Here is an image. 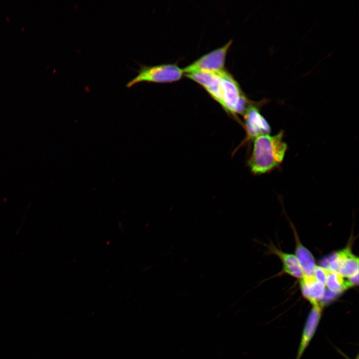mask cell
<instances>
[{"label":"cell","instance_id":"obj_1","mask_svg":"<svg viewBox=\"0 0 359 359\" xmlns=\"http://www.w3.org/2000/svg\"><path fill=\"white\" fill-rule=\"evenodd\" d=\"M253 141L252 151L248 161L253 174L258 175L267 173L282 164L287 150L283 131L271 136L260 135Z\"/></svg>","mask_w":359,"mask_h":359},{"label":"cell","instance_id":"obj_2","mask_svg":"<svg viewBox=\"0 0 359 359\" xmlns=\"http://www.w3.org/2000/svg\"><path fill=\"white\" fill-rule=\"evenodd\" d=\"M222 102L221 106L234 117L244 115L251 104L241 91L238 83L225 70L221 75Z\"/></svg>","mask_w":359,"mask_h":359},{"label":"cell","instance_id":"obj_3","mask_svg":"<svg viewBox=\"0 0 359 359\" xmlns=\"http://www.w3.org/2000/svg\"><path fill=\"white\" fill-rule=\"evenodd\" d=\"M138 74L127 84V87L142 81L156 83L172 82L179 80L183 73L182 69L176 64L156 65H141Z\"/></svg>","mask_w":359,"mask_h":359},{"label":"cell","instance_id":"obj_4","mask_svg":"<svg viewBox=\"0 0 359 359\" xmlns=\"http://www.w3.org/2000/svg\"><path fill=\"white\" fill-rule=\"evenodd\" d=\"M321 266L349 278L359 273V258L350 246L336 252L322 260Z\"/></svg>","mask_w":359,"mask_h":359},{"label":"cell","instance_id":"obj_5","mask_svg":"<svg viewBox=\"0 0 359 359\" xmlns=\"http://www.w3.org/2000/svg\"><path fill=\"white\" fill-rule=\"evenodd\" d=\"M231 44L232 40H230L223 46L201 56L183 68V73L201 71L218 73L225 70L226 56Z\"/></svg>","mask_w":359,"mask_h":359},{"label":"cell","instance_id":"obj_6","mask_svg":"<svg viewBox=\"0 0 359 359\" xmlns=\"http://www.w3.org/2000/svg\"><path fill=\"white\" fill-rule=\"evenodd\" d=\"M243 116L244 126L248 139L253 140L260 135L270 134L271 128L269 123L254 104H251L248 107Z\"/></svg>","mask_w":359,"mask_h":359},{"label":"cell","instance_id":"obj_7","mask_svg":"<svg viewBox=\"0 0 359 359\" xmlns=\"http://www.w3.org/2000/svg\"><path fill=\"white\" fill-rule=\"evenodd\" d=\"M223 71L218 73L201 71L185 74V75L201 85L211 97L221 105V75Z\"/></svg>","mask_w":359,"mask_h":359},{"label":"cell","instance_id":"obj_8","mask_svg":"<svg viewBox=\"0 0 359 359\" xmlns=\"http://www.w3.org/2000/svg\"><path fill=\"white\" fill-rule=\"evenodd\" d=\"M300 286L303 296L312 306H322L321 302L326 291L325 284L318 282L314 276L304 275L300 280Z\"/></svg>","mask_w":359,"mask_h":359},{"label":"cell","instance_id":"obj_9","mask_svg":"<svg viewBox=\"0 0 359 359\" xmlns=\"http://www.w3.org/2000/svg\"><path fill=\"white\" fill-rule=\"evenodd\" d=\"M322 307L313 306L303 330L296 359H300L312 339L321 317Z\"/></svg>","mask_w":359,"mask_h":359},{"label":"cell","instance_id":"obj_10","mask_svg":"<svg viewBox=\"0 0 359 359\" xmlns=\"http://www.w3.org/2000/svg\"><path fill=\"white\" fill-rule=\"evenodd\" d=\"M296 242L295 256L299 263L304 275L313 276L316 265L311 252L300 241L294 226L291 224Z\"/></svg>","mask_w":359,"mask_h":359},{"label":"cell","instance_id":"obj_11","mask_svg":"<svg viewBox=\"0 0 359 359\" xmlns=\"http://www.w3.org/2000/svg\"><path fill=\"white\" fill-rule=\"evenodd\" d=\"M268 248L269 252L278 256L281 260L284 273L299 279L303 277V272L295 255L284 252L272 244Z\"/></svg>","mask_w":359,"mask_h":359},{"label":"cell","instance_id":"obj_12","mask_svg":"<svg viewBox=\"0 0 359 359\" xmlns=\"http://www.w3.org/2000/svg\"><path fill=\"white\" fill-rule=\"evenodd\" d=\"M325 286L330 291L338 294L350 288L347 280H345L342 276L328 269Z\"/></svg>","mask_w":359,"mask_h":359},{"label":"cell","instance_id":"obj_13","mask_svg":"<svg viewBox=\"0 0 359 359\" xmlns=\"http://www.w3.org/2000/svg\"><path fill=\"white\" fill-rule=\"evenodd\" d=\"M327 272L328 269H326L321 266L316 265L314 276L318 282L325 285Z\"/></svg>","mask_w":359,"mask_h":359},{"label":"cell","instance_id":"obj_14","mask_svg":"<svg viewBox=\"0 0 359 359\" xmlns=\"http://www.w3.org/2000/svg\"><path fill=\"white\" fill-rule=\"evenodd\" d=\"M347 281L349 283L350 287H353L358 285L359 283V273H357L350 277L348 278Z\"/></svg>","mask_w":359,"mask_h":359}]
</instances>
